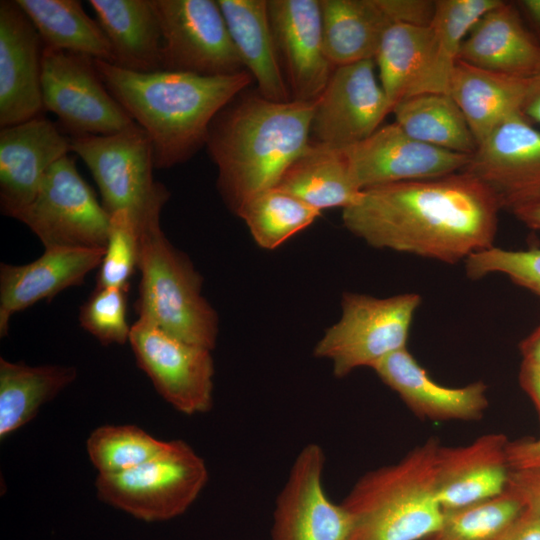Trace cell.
I'll list each match as a JSON object with an SVG mask.
<instances>
[{"label": "cell", "instance_id": "cell-1", "mask_svg": "<svg viewBox=\"0 0 540 540\" xmlns=\"http://www.w3.org/2000/svg\"><path fill=\"white\" fill-rule=\"evenodd\" d=\"M500 209L491 191L462 170L365 189L343 209L342 221L371 247L455 264L494 246Z\"/></svg>", "mask_w": 540, "mask_h": 540}, {"label": "cell", "instance_id": "cell-2", "mask_svg": "<svg viewBox=\"0 0 540 540\" xmlns=\"http://www.w3.org/2000/svg\"><path fill=\"white\" fill-rule=\"evenodd\" d=\"M243 92L216 115L205 144L217 167L218 191L234 214L255 194L275 187L309 146L316 104Z\"/></svg>", "mask_w": 540, "mask_h": 540}, {"label": "cell", "instance_id": "cell-3", "mask_svg": "<svg viewBox=\"0 0 540 540\" xmlns=\"http://www.w3.org/2000/svg\"><path fill=\"white\" fill-rule=\"evenodd\" d=\"M94 64L108 91L148 135L157 169L191 159L205 146L216 115L253 81L246 70L200 76L138 73L97 59Z\"/></svg>", "mask_w": 540, "mask_h": 540}, {"label": "cell", "instance_id": "cell-4", "mask_svg": "<svg viewBox=\"0 0 540 540\" xmlns=\"http://www.w3.org/2000/svg\"><path fill=\"white\" fill-rule=\"evenodd\" d=\"M439 446L429 438L356 481L340 502L350 520L346 540H422L441 526L445 512L435 488Z\"/></svg>", "mask_w": 540, "mask_h": 540}, {"label": "cell", "instance_id": "cell-5", "mask_svg": "<svg viewBox=\"0 0 540 540\" xmlns=\"http://www.w3.org/2000/svg\"><path fill=\"white\" fill-rule=\"evenodd\" d=\"M138 269V318L184 342L213 351L219 333L218 314L202 295V276L188 255L168 240L160 218L139 228Z\"/></svg>", "mask_w": 540, "mask_h": 540}, {"label": "cell", "instance_id": "cell-6", "mask_svg": "<svg viewBox=\"0 0 540 540\" xmlns=\"http://www.w3.org/2000/svg\"><path fill=\"white\" fill-rule=\"evenodd\" d=\"M420 304L417 293L378 298L345 292L339 320L326 329L313 354L328 360L337 378L358 368L372 369L387 356L407 348L411 323Z\"/></svg>", "mask_w": 540, "mask_h": 540}, {"label": "cell", "instance_id": "cell-7", "mask_svg": "<svg viewBox=\"0 0 540 540\" xmlns=\"http://www.w3.org/2000/svg\"><path fill=\"white\" fill-rule=\"evenodd\" d=\"M71 151L90 170L109 214L125 210L138 229L160 218L170 197L167 188L153 176V147L148 135L137 125L111 135L73 136Z\"/></svg>", "mask_w": 540, "mask_h": 540}, {"label": "cell", "instance_id": "cell-8", "mask_svg": "<svg viewBox=\"0 0 540 540\" xmlns=\"http://www.w3.org/2000/svg\"><path fill=\"white\" fill-rule=\"evenodd\" d=\"M208 481L205 461L183 440L130 470L98 475V497L137 519L166 521L183 514Z\"/></svg>", "mask_w": 540, "mask_h": 540}, {"label": "cell", "instance_id": "cell-9", "mask_svg": "<svg viewBox=\"0 0 540 540\" xmlns=\"http://www.w3.org/2000/svg\"><path fill=\"white\" fill-rule=\"evenodd\" d=\"M41 87L43 109L56 115L70 137L111 135L138 125L108 91L89 56L44 46Z\"/></svg>", "mask_w": 540, "mask_h": 540}, {"label": "cell", "instance_id": "cell-10", "mask_svg": "<svg viewBox=\"0 0 540 540\" xmlns=\"http://www.w3.org/2000/svg\"><path fill=\"white\" fill-rule=\"evenodd\" d=\"M44 248L105 249L110 214L81 177L69 155L46 172L31 204L16 218Z\"/></svg>", "mask_w": 540, "mask_h": 540}, {"label": "cell", "instance_id": "cell-11", "mask_svg": "<svg viewBox=\"0 0 540 540\" xmlns=\"http://www.w3.org/2000/svg\"><path fill=\"white\" fill-rule=\"evenodd\" d=\"M162 35V69L200 76L245 71L217 0H151Z\"/></svg>", "mask_w": 540, "mask_h": 540}, {"label": "cell", "instance_id": "cell-12", "mask_svg": "<svg viewBox=\"0 0 540 540\" xmlns=\"http://www.w3.org/2000/svg\"><path fill=\"white\" fill-rule=\"evenodd\" d=\"M129 343L139 368L176 410L194 415L212 408L211 350L184 342L141 318L131 326Z\"/></svg>", "mask_w": 540, "mask_h": 540}, {"label": "cell", "instance_id": "cell-13", "mask_svg": "<svg viewBox=\"0 0 540 540\" xmlns=\"http://www.w3.org/2000/svg\"><path fill=\"white\" fill-rule=\"evenodd\" d=\"M326 454L308 443L296 455L276 497L272 540H346L350 520L341 503H334L323 485Z\"/></svg>", "mask_w": 540, "mask_h": 540}, {"label": "cell", "instance_id": "cell-14", "mask_svg": "<svg viewBox=\"0 0 540 540\" xmlns=\"http://www.w3.org/2000/svg\"><path fill=\"white\" fill-rule=\"evenodd\" d=\"M375 68L370 59L333 69L316 99L311 124L314 142L344 148L381 126L391 109Z\"/></svg>", "mask_w": 540, "mask_h": 540}, {"label": "cell", "instance_id": "cell-15", "mask_svg": "<svg viewBox=\"0 0 540 540\" xmlns=\"http://www.w3.org/2000/svg\"><path fill=\"white\" fill-rule=\"evenodd\" d=\"M465 171L481 181L511 213L540 199V130L522 113L498 125Z\"/></svg>", "mask_w": 540, "mask_h": 540}, {"label": "cell", "instance_id": "cell-16", "mask_svg": "<svg viewBox=\"0 0 540 540\" xmlns=\"http://www.w3.org/2000/svg\"><path fill=\"white\" fill-rule=\"evenodd\" d=\"M342 149L362 191L460 172L472 157L417 141L396 122L382 125L366 139Z\"/></svg>", "mask_w": 540, "mask_h": 540}, {"label": "cell", "instance_id": "cell-17", "mask_svg": "<svg viewBox=\"0 0 540 540\" xmlns=\"http://www.w3.org/2000/svg\"><path fill=\"white\" fill-rule=\"evenodd\" d=\"M391 112L399 102L422 94L447 93L456 63L441 47L431 26L393 24L374 57Z\"/></svg>", "mask_w": 540, "mask_h": 540}, {"label": "cell", "instance_id": "cell-18", "mask_svg": "<svg viewBox=\"0 0 540 540\" xmlns=\"http://www.w3.org/2000/svg\"><path fill=\"white\" fill-rule=\"evenodd\" d=\"M71 151V139L42 114L0 130V209L16 219L34 200L48 169Z\"/></svg>", "mask_w": 540, "mask_h": 540}, {"label": "cell", "instance_id": "cell-19", "mask_svg": "<svg viewBox=\"0 0 540 540\" xmlns=\"http://www.w3.org/2000/svg\"><path fill=\"white\" fill-rule=\"evenodd\" d=\"M268 15L291 98L316 100L335 68L324 50L320 0H268Z\"/></svg>", "mask_w": 540, "mask_h": 540}, {"label": "cell", "instance_id": "cell-20", "mask_svg": "<svg viewBox=\"0 0 540 540\" xmlns=\"http://www.w3.org/2000/svg\"><path fill=\"white\" fill-rule=\"evenodd\" d=\"M43 42L16 0L0 1V127L42 114Z\"/></svg>", "mask_w": 540, "mask_h": 540}, {"label": "cell", "instance_id": "cell-21", "mask_svg": "<svg viewBox=\"0 0 540 540\" xmlns=\"http://www.w3.org/2000/svg\"><path fill=\"white\" fill-rule=\"evenodd\" d=\"M509 442L502 433H488L467 445L439 446L435 488L444 512L486 501L506 491L511 472Z\"/></svg>", "mask_w": 540, "mask_h": 540}, {"label": "cell", "instance_id": "cell-22", "mask_svg": "<svg viewBox=\"0 0 540 540\" xmlns=\"http://www.w3.org/2000/svg\"><path fill=\"white\" fill-rule=\"evenodd\" d=\"M103 248H45L24 265L0 264V336L8 333L11 317L33 304L50 301L63 290L81 285L100 266Z\"/></svg>", "mask_w": 540, "mask_h": 540}, {"label": "cell", "instance_id": "cell-23", "mask_svg": "<svg viewBox=\"0 0 540 540\" xmlns=\"http://www.w3.org/2000/svg\"><path fill=\"white\" fill-rule=\"evenodd\" d=\"M372 370L422 419L474 421L479 420L489 406L487 385L483 381L462 387L437 383L408 348L387 356Z\"/></svg>", "mask_w": 540, "mask_h": 540}, {"label": "cell", "instance_id": "cell-24", "mask_svg": "<svg viewBox=\"0 0 540 540\" xmlns=\"http://www.w3.org/2000/svg\"><path fill=\"white\" fill-rule=\"evenodd\" d=\"M457 60L497 73L532 78L540 73V42L526 27L517 6L502 1L474 26Z\"/></svg>", "mask_w": 540, "mask_h": 540}, {"label": "cell", "instance_id": "cell-25", "mask_svg": "<svg viewBox=\"0 0 540 540\" xmlns=\"http://www.w3.org/2000/svg\"><path fill=\"white\" fill-rule=\"evenodd\" d=\"M529 82L530 78L497 73L457 60L448 94L479 144L503 121L521 113Z\"/></svg>", "mask_w": 540, "mask_h": 540}, {"label": "cell", "instance_id": "cell-26", "mask_svg": "<svg viewBox=\"0 0 540 540\" xmlns=\"http://www.w3.org/2000/svg\"><path fill=\"white\" fill-rule=\"evenodd\" d=\"M231 39L257 92L272 101L291 94L280 64L268 15V0H217Z\"/></svg>", "mask_w": 540, "mask_h": 540}, {"label": "cell", "instance_id": "cell-27", "mask_svg": "<svg viewBox=\"0 0 540 540\" xmlns=\"http://www.w3.org/2000/svg\"><path fill=\"white\" fill-rule=\"evenodd\" d=\"M106 35L112 65L151 73L162 69V35L151 0H89Z\"/></svg>", "mask_w": 540, "mask_h": 540}, {"label": "cell", "instance_id": "cell-28", "mask_svg": "<svg viewBox=\"0 0 540 540\" xmlns=\"http://www.w3.org/2000/svg\"><path fill=\"white\" fill-rule=\"evenodd\" d=\"M275 187L321 212L343 210L362 193L343 149L314 141L290 164Z\"/></svg>", "mask_w": 540, "mask_h": 540}, {"label": "cell", "instance_id": "cell-29", "mask_svg": "<svg viewBox=\"0 0 540 540\" xmlns=\"http://www.w3.org/2000/svg\"><path fill=\"white\" fill-rule=\"evenodd\" d=\"M325 54L333 67L374 59L393 25L383 0H320Z\"/></svg>", "mask_w": 540, "mask_h": 540}, {"label": "cell", "instance_id": "cell-30", "mask_svg": "<svg viewBox=\"0 0 540 540\" xmlns=\"http://www.w3.org/2000/svg\"><path fill=\"white\" fill-rule=\"evenodd\" d=\"M77 377L72 366H30L0 358V437L30 422Z\"/></svg>", "mask_w": 540, "mask_h": 540}, {"label": "cell", "instance_id": "cell-31", "mask_svg": "<svg viewBox=\"0 0 540 540\" xmlns=\"http://www.w3.org/2000/svg\"><path fill=\"white\" fill-rule=\"evenodd\" d=\"M44 46L112 63L109 41L79 0H16Z\"/></svg>", "mask_w": 540, "mask_h": 540}, {"label": "cell", "instance_id": "cell-32", "mask_svg": "<svg viewBox=\"0 0 540 540\" xmlns=\"http://www.w3.org/2000/svg\"><path fill=\"white\" fill-rule=\"evenodd\" d=\"M391 113L403 131L417 141L466 155L477 150L478 144L463 113L447 93L405 99Z\"/></svg>", "mask_w": 540, "mask_h": 540}, {"label": "cell", "instance_id": "cell-33", "mask_svg": "<svg viewBox=\"0 0 540 540\" xmlns=\"http://www.w3.org/2000/svg\"><path fill=\"white\" fill-rule=\"evenodd\" d=\"M235 215L244 221L259 247L273 250L310 226L321 211L272 187L249 198Z\"/></svg>", "mask_w": 540, "mask_h": 540}, {"label": "cell", "instance_id": "cell-34", "mask_svg": "<svg viewBox=\"0 0 540 540\" xmlns=\"http://www.w3.org/2000/svg\"><path fill=\"white\" fill-rule=\"evenodd\" d=\"M172 440H159L134 425H105L87 440V452L98 475L118 474L165 453Z\"/></svg>", "mask_w": 540, "mask_h": 540}, {"label": "cell", "instance_id": "cell-35", "mask_svg": "<svg viewBox=\"0 0 540 540\" xmlns=\"http://www.w3.org/2000/svg\"><path fill=\"white\" fill-rule=\"evenodd\" d=\"M524 509L523 501L507 488L486 501L445 512L441 526L426 540H499Z\"/></svg>", "mask_w": 540, "mask_h": 540}, {"label": "cell", "instance_id": "cell-36", "mask_svg": "<svg viewBox=\"0 0 540 540\" xmlns=\"http://www.w3.org/2000/svg\"><path fill=\"white\" fill-rule=\"evenodd\" d=\"M139 231L128 211L110 214L104 256L97 274V286L128 289L129 279L138 269Z\"/></svg>", "mask_w": 540, "mask_h": 540}, {"label": "cell", "instance_id": "cell-37", "mask_svg": "<svg viewBox=\"0 0 540 540\" xmlns=\"http://www.w3.org/2000/svg\"><path fill=\"white\" fill-rule=\"evenodd\" d=\"M127 291L97 286L80 308L81 327L104 345L129 341L131 326L127 322Z\"/></svg>", "mask_w": 540, "mask_h": 540}, {"label": "cell", "instance_id": "cell-38", "mask_svg": "<svg viewBox=\"0 0 540 540\" xmlns=\"http://www.w3.org/2000/svg\"><path fill=\"white\" fill-rule=\"evenodd\" d=\"M465 270L474 280L503 274L540 297V248L507 250L494 245L470 255L465 260Z\"/></svg>", "mask_w": 540, "mask_h": 540}, {"label": "cell", "instance_id": "cell-39", "mask_svg": "<svg viewBox=\"0 0 540 540\" xmlns=\"http://www.w3.org/2000/svg\"><path fill=\"white\" fill-rule=\"evenodd\" d=\"M502 0H437L430 26L434 30L442 49L452 60L457 61L460 47L478 23Z\"/></svg>", "mask_w": 540, "mask_h": 540}, {"label": "cell", "instance_id": "cell-40", "mask_svg": "<svg viewBox=\"0 0 540 540\" xmlns=\"http://www.w3.org/2000/svg\"><path fill=\"white\" fill-rule=\"evenodd\" d=\"M384 7L393 24L430 26L435 1L430 0H383Z\"/></svg>", "mask_w": 540, "mask_h": 540}, {"label": "cell", "instance_id": "cell-41", "mask_svg": "<svg viewBox=\"0 0 540 540\" xmlns=\"http://www.w3.org/2000/svg\"><path fill=\"white\" fill-rule=\"evenodd\" d=\"M507 488L529 508L540 514V467L511 469Z\"/></svg>", "mask_w": 540, "mask_h": 540}, {"label": "cell", "instance_id": "cell-42", "mask_svg": "<svg viewBox=\"0 0 540 540\" xmlns=\"http://www.w3.org/2000/svg\"><path fill=\"white\" fill-rule=\"evenodd\" d=\"M507 451L511 469L540 467V437L510 441Z\"/></svg>", "mask_w": 540, "mask_h": 540}, {"label": "cell", "instance_id": "cell-43", "mask_svg": "<svg viewBox=\"0 0 540 540\" xmlns=\"http://www.w3.org/2000/svg\"><path fill=\"white\" fill-rule=\"evenodd\" d=\"M499 540H540V514L525 507Z\"/></svg>", "mask_w": 540, "mask_h": 540}, {"label": "cell", "instance_id": "cell-44", "mask_svg": "<svg viewBox=\"0 0 540 540\" xmlns=\"http://www.w3.org/2000/svg\"><path fill=\"white\" fill-rule=\"evenodd\" d=\"M519 384L533 402L540 420V365L522 361Z\"/></svg>", "mask_w": 540, "mask_h": 540}, {"label": "cell", "instance_id": "cell-45", "mask_svg": "<svg viewBox=\"0 0 540 540\" xmlns=\"http://www.w3.org/2000/svg\"><path fill=\"white\" fill-rule=\"evenodd\" d=\"M521 113L531 123L540 124V73L530 78Z\"/></svg>", "mask_w": 540, "mask_h": 540}, {"label": "cell", "instance_id": "cell-46", "mask_svg": "<svg viewBox=\"0 0 540 540\" xmlns=\"http://www.w3.org/2000/svg\"><path fill=\"white\" fill-rule=\"evenodd\" d=\"M515 5L527 20L532 34L540 42V0H521Z\"/></svg>", "mask_w": 540, "mask_h": 540}, {"label": "cell", "instance_id": "cell-47", "mask_svg": "<svg viewBox=\"0 0 540 540\" xmlns=\"http://www.w3.org/2000/svg\"><path fill=\"white\" fill-rule=\"evenodd\" d=\"M519 349L522 361L540 365V323L520 342Z\"/></svg>", "mask_w": 540, "mask_h": 540}, {"label": "cell", "instance_id": "cell-48", "mask_svg": "<svg viewBox=\"0 0 540 540\" xmlns=\"http://www.w3.org/2000/svg\"><path fill=\"white\" fill-rule=\"evenodd\" d=\"M512 214L527 227L533 230H540V199L516 210Z\"/></svg>", "mask_w": 540, "mask_h": 540}]
</instances>
